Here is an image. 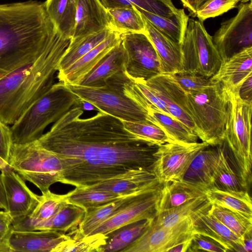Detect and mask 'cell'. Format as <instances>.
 Returning <instances> with one entry per match:
<instances>
[{
	"mask_svg": "<svg viewBox=\"0 0 252 252\" xmlns=\"http://www.w3.org/2000/svg\"><path fill=\"white\" fill-rule=\"evenodd\" d=\"M83 113L82 104L74 105L36 141L59 158L60 183L89 188L133 170L152 172L159 145L130 132L108 114L80 118Z\"/></svg>",
	"mask_w": 252,
	"mask_h": 252,
	"instance_id": "1",
	"label": "cell"
},
{
	"mask_svg": "<svg viewBox=\"0 0 252 252\" xmlns=\"http://www.w3.org/2000/svg\"><path fill=\"white\" fill-rule=\"evenodd\" d=\"M44 2L0 4V79L36 59L63 38Z\"/></svg>",
	"mask_w": 252,
	"mask_h": 252,
	"instance_id": "2",
	"label": "cell"
},
{
	"mask_svg": "<svg viewBox=\"0 0 252 252\" xmlns=\"http://www.w3.org/2000/svg\"><path fill=\"white\" fill-rule=\"evenodd\" d=\"M71 38L63 37L36 59L0 79V121L12 125L54 84Z\"/></svg>",
	"mask_w": 252,
	"mask_h": 252,
	"instance_id": "3",
	"label": "cell"
},
{
	"mask_svg": "<svg viewBox=\"0 0 252 252\" xmlns=\"http://www.w3.org/2000/svg\"><path fill=\"white\" fill-rule=\"evenodd\" d=\"M83 102L63 82L54 84L12 124V144H25L37 140L49 125L55 123L74 105Z\"/></svg>",
	"mask_w": 252,
	"mask_h": 252,
	"instance_id": "4",
	"label": "cell"
},
{
	"mask_svg": "<svg viewBox=\"0 0 252 252\" xmlns=\"http://www.w3.org/2000/svg\"><path fill=\"white\" fill-rule=\"evenodd\" d=\"M228 92V113L223 145L227 158L244 186L252 180V103L236 93Z\"/></svg>",
	"mask_w": 252,
	"mask_h": 252,
	"instance_id": "5",
	"label": "cell"
},
{
	"mask_svg": "<svg viewBox=\"0 0 252 252\" xmlns=\"http://www.w3.org/2000/svg\"><path fill=\"white\" fill-rule=\"evenodd\" d=\"M186 95L199 139L210 146L222 144L228 113L227 91L220 83H212L198 92L186 93Z\"/></svg>",
	"mask_w": 252,
	"mask_h": 252,
	"instance_id": "6",
	"label": "cell"
},
{
	"mask_svg": "<svg viewBox=\"0 0 252 252\" xmlns=\"http://www.w3.org/2000/svg\"><path fill=\"white\" fill-rule=\"evenodd\" d=\"M128 79L125 71H121L109 77L103 87L66 86L83 102L89 103L100 111L122 121L151 123L148 112L125 94L123 85Z\"/></svg>",
	"mask_w": 252,
	"mask_h": 252,
	"instance_id": "7",
	"label": "cell"
},
{
	"mask_svg": "<svg viewBox=\"0 0 252 252\" xmlns=\"http://www.w3.org/2000/svg\"><path fill=\"white\" fill-rule=\"evenodd\" d=\"M9 166L25 181L32 183L42 193L60 182L62 166L59 158L42 148L35 141L25 144H12Z\"/></svg>",
	"mask_w": 252,
	"mask_h": 252,
	"instance_id": "8",
	"label": "cell"
},
{
	"mask_svg": "<svg viewBox=\"0 0 252 252\" xmlns=\"http://www.w3.org/2000/svg\"><path fill=\"white\" fill-rule=\"evenodd\" d=\"M203 22L189 18L181 44L182 70L194 72L207 78L219 69L222 60Z\"/></svg>",
	"mask_w": 252,
	"mask_h": 252,
	"instance_id": "9",
	"label": "cell"
},
{
	"mask_svg": "<svg viewBox=\"0 0 252 252\" xmlns=\"http://www.w3.org/2000/svg\"><path fill=\"white\" fill-rule=\"evenodd\" d=\"M222 63L252 47V3L238 5L237 14L223 22L212 37Z\"/></svg>",
	"mask_w": 252,
	"mask_h": 252,
	"instance_id": "10",
	"label": "cell"
},
{
	"mask_svg": "<svg viewBox=\"0 0 252 252\" xmlns=\"http://www.w3.org/2000/svg\"><path fill=\"white\" fill-rule=\"evenodd\" d=\"M209 146L202 141L191 143L171 142L161 145L155 153L157 159L152 172L161 185L181 181L196 154Z\"/></svg>",
	"mask_w": 252,
	"mask_h": 252,
	"instance_id": "11",
	"label": "cell"
},
{
	"mask_svg": "<svg viewBox=\"0 0 252 252\" xmlns=\"http://www.w3.org/2000/svg\"><path fill=\"white\" fill-rule=\"evenodd\" d=\"M126 58L125 72L132 80L147 81L161 74L157 53L145 33L121 34Z\"/></svg>",
	"mask_w": 252,
	"mask_h": 252,
	"instance_id": "12",
	"label": "cell"
},
{
	"mask_svg": "<svg viewBox=\"0 0 252 252\" xmlns=\"http://www.w3.org/2000/svg\"><path fill=\"white\" fill-rule=\"evenodd\" d=\"M193 235L191 217L170 227L158 225L152 220L144 233L123 252H168Z\"/></svg>",
	"mask_w": 252,
	"mask_h": 252,
	"instance_id": "13",
	"label": "cell"
},
{
	"mask_svg": "<svg viewBox=\"0 0 252 252\" xmlns=\"http://www.w3.org/2000/svg\"><path fill=\"white\" fill-rule=\"evenodd\" d=\"M161 188L159 183L144 190L134 200L106 220L89 235L97 233L106 235L129 223L153 219L158 213Z\"/></svg>",
	"mask_w": 252,
	"mask_h": 252,
	"instance_id": "14",
	"label": "cell"
},
{
	"mask_svg": "<svg viewBox=\"0 0 252 252\" xmlns=\"http://www.w3.org/2000/svg\"><path fill=\"white\" fill-rule=\"evenodd\" d=\"M0 170L7 211L12 219L13 225L21 222L31 214L38 203L39 195L33 192L25 180L9 165Z\"/></svg>",
	"mask_w": 252,
	"mask_h": 252,
	"instance_id": "15",
	"label": "cell"
},
{
	"mask_svg": "<svg viewBox=\"0 0 252 252\" xmlns=\"http://www.w3.org/2000/svg\"><path fill=\"white\" fill-rule=\"evenodd\" d=\"M146 83L165 103L170 115L195 133V126L188 107L186 92L167 74H158L146 81Z\"/></svg>",
	"mask_w": 252,
	"mask_h": 252,
	"instance_id": "16",
	"label": "cell"
},
{
	"mask_svg": "<svg viewBox=\"0 0 252 252\" xmlns=\"http://www.w3.org/2000/svg\"><path fill=\"white\" fill-rule=\"evenodd\" d=\"M69 237L68 233L56 230L19 231L12 229L8 241L12 252H53L60 243Z\"/></svg>",
	"mask_w": 252,
	"mask_h": 252,
	"instance_id": "17",
	"label": "cell"
},
{
	"mask_svg": "<svg viewBox=\"0 0 252 252\" xmlns=\"http://www.w3.org/2000/svg\"><path fill=\"white\" fill-rule=\"evenodd\" d=\"M121 41V34L113 32L105 40L67 69L58 72V78L59 81L65 85L79 84L109 51Z\"/></svg>",
	"mask_w": 252,
	"mask_h": 252,
	"instance_id": "18",
	"label": "cell"
},
{
	"mask_svg": "<svg viewBox=\"0 0 252 252\" xmlns=\"http://www.w3.org/2000/svg\"><path fill=\"white\" fill-rule=\"evenodd\" d=\"M212 204L191 216L193 233L209 236L223 246L227 252H243V241L208 213Z\"/></svg>",
	"mask_w": 252,
	"mask_h": 252,
	"instance_id": "19",
	"label": "cell"
},
{
	"mask_svg": "<svg viewBox=\"0 0 252 252\" xmlns=\"http://www.w3.org/2000/svg\"><path fill=\"white\" fill-rule=\"evenodd\" d=\"M110 16L100 0H77L72 38L99 32L107 29L110 30Z\"/></svg>",
	"mask_w": 252,
	"mask_h": 252,
	"instance_id": "20",
	"label": "cell"
},
{
	"mask_svg": "<svg viewBox=\"0 0 252 252\" xmlns=\"http://www.w3.org/2000/svg\"><path fill=\"white\" fill-rule=\"evenodd\" d=\"M252 74V47L246 48L222 63L217 73L210 78L226 90L239 94L240 86Z\"/></svg>",
	"mask_w": 252,
	"mask_h": 252,
	"instance_id": "21",
	"label": "cell"
},
{
	"mask_svg": "<svg viewBox=\"0 0 252 252\" xmlns=\"http://www.w3.org/2000/svg\"><path fill=\"white\" fill-rule=\"evenodd\" d=\"M142 16L145 26V34L157 53L161 74H170L182 70L183 64L181 44L171 39Z\"/></svg>",
	"mask_w": 252,
	"mask_h": 252,
	"instance_id": "22",
	"label": "cell"
},
{
	"mask_svg": "<svg viewBox=\"0 0 252 252\" xmlns=\"http://www.w3.org/2000/svg\"><path fill=\"white\" fill-rule=\"evenodd\" d=\"M159 183L155 174L149 170H131L99 182L89 188L110 192L121 196L136 193Z\"/></svg>",
	"mask_w": 252,
	"mask_h": 252,
	"instance_id": "23",
	"label": "cell"
},
{
	"mask_svg": "<svg viewBox=\"0 0 252 252\" xmlns=\"http://www.w3.org/2000/svg\"><path fill=\"white\" fill-rule=\"evenodd\" d=\"M222 143L201 150L193 158L182 180L205 190L210 189L220 158Z\"/></svg>",
	"mask_w": 252,
	"mask_h": 252,
	"instance_id": "24",
	"label": "cell"
},
{
	"mask_svg": "<svg viewBox=\"0 0 252 252\" xmlns=\"http://www.w3.org/2000/svg\"><path fill=\"white\" fill-rule=\"evenodd\" d=\"M126 58V52L121 41L109 51L78 85L91 87L105 86L109 77L125 70Z\"/></svg>",
	"mask_w": 252,
	"mask_h": 252,
	"instance_id": "25",
	"label": "cell"
},
{
	"mask_svg": "<svg viewBox=\"0 0 252 252\" xmlns=\"http://www.w3.org/2000/svg\"><path fill=\"white\" fill-rule=\"evenodd\" d=\"M144 190L122 196L115 201L86 212L84 218L76 228L78 233L81 236L89 235L106 220L134 200Z\"/></svg>",
	"mask_w": 252,
	"mask_h": 252,
	"instance_id": "26",
	"label": "cell"
},
{
	"mask_svg": "<svg viewBox=\"0 0 252 252\" xmlns=\"http://www.w3.org/2000/svg\"><path fill=\"white\" fill-rule=\"evenodd\" d=\"M205 191L183 180L161 185L157 214L182 205L194 198L204 196Z\"/></svg>",
	"mask_w": 252,
	"mask_h": 252,
	"instance_id": "27",
	"label": "cell"
},
{
	"mask_svg": "<svg viewBox=\"0 0 252 252\" xmlns=\"http://www.w3.org/2000/svg\"><path fill=\"white\" fill-rule=\"evenodd\" d=\"M66 202L65 194H57L50 190L42 193L38 204L31 214L21 222L12 225V229L30 231L34 225L51 218Z\"/></svg>",
	"mask_w": 252,
	"mask_h": 252,
	"instance_id": "28",
	"label": "cell"
},
{
	"mask_svg": "<svg viewBox=\"0 0 252 252\" xmlns=\"http://www.w3.org/2000/svg\"><path fill=\"white\" fill-rule=\"evenodd\" d=\"M147 112L151 123L159 127L173 142H198L199 138L192 129L153 104L150 105Z\"/></svg>",
	"mask_w": 252,
	"mask_h": 252,
	"instance_id": "29",
	"label": "cell"
},
{
	"mask_svg": "<svg viewBox=\"0 0 252 252\" xmlns=\"http://www.w3.org/2000/svg\"><path fill=\"white\" fill-rule=\"evenodd\" d=\"M44 3L56 29L63 36L71 39L75 25L77 0H46Z\"/></svg>",
	"mask_w": 252,
	"mask_h": 252,
	"instance_id": "30",
	"label": "cell"
},
{
	"mask_svg": "<svg viewBox=\"0 0 252 252\" xmlns=\"http://www.w3.org/2000/svg\"><path fill=\"white\" fill-rule=\"evenodd\" d=\"M153 219L135 221L121 226L108 234L101 252L123 251L133 243L146 230Z\"/></svg>",
	"mask_w": 252,
	"mask_h": 252,
	"instance_id": "31",
	"label": "cell"
},
{
	"mask_svg": "<svg viewBox=\"0 0 252 252\" xmlns=\"http://www.w3.org/2000/svg\"><path fill=\"white\" fill-rule=\"evenodd\" d=\"M85 214L86 211L82 208L67 201L51 218L34 225L30 231H70L78 226Z\"/></svg>",
	"mask_w": 252,
	"mask_h": 252,
	"instance_id": "32",
	"label": "cell"
},
{
	"mask_svg": "<svg viewBox=\"0 0 252 252\" xmlns=\"http://www.w3.org/2000/svg\"><path fill=\"white\" fill-rule=\"evenodd\" d=\"M205 194L212 204L235 211L252 220V201L248 190L229 191L209 189Z\"/></svg>",
	"mask_w": 252,
	"mask_h": 252,
	"instance_id": "33",
	"label": "cell"
},
{
	"mask_svg": "<svg viewBox=\"0 0 252 252\" xmlns=\"http://www.w3.org/2000/svg\"><path fill=\"white\" fill-rule=\"evenodd\" d=\"M113 32L109 29L99 32L72 38L59 64L62 71L105 40Z\"/></svg>",
	"mask_w": 252,
	"mask_h": 252,
	"instance_id": "34",
	"label": "cell"
},
{
	"mask_svg": "<svg viewBox=\"0 0 252 252\" xmlns=\"http://www.w3.org/2000/svg\"><path fill=\"white\" fill-rule=\"evenodd\" d=\"M111 18L110 30L121 34L145 33L142 14L134 7H123L107 9Z\"/></svg>",
	"mask_w": 252,
	"mask_h": 252,
	"instance_id": "35",
	"label": "cell"
},
{
	"mask_svg": "<svg viewBox=\"0 0 252 252\" xmlns=\"http://www.w3.org/2000/svg\"><path fill=\"white\" fill-rule=\"evenodd\" d=\"M134 7L153 26L171 39L181 44L189 21L184 10L177 16L168 18L146 11L136 6Z\"/></svg>",
	"mask_w": 252,
	"mask_h": 252,
	"instance_id": "36",
	"label": "cell"
},
{
	"mask_svg": "<svg viewBox=\"0 0 252 252\" xmlns=\"http://www.w3.org/2000/svg\"><path fill=\"white\" fill-rule=\"evenodd\" d=\"M210 203L206 195L194 198L182 205L157 214L153 219V222L159 226H174L190 217Z\"/></svg>",
	"mask_w": 252,
	"mask_h": 252,
	"instance_id": "37",
	"label": "cell"
},
{
	"mask_svg": "<svg viewBox=\"0 0 252 252\" xmlns=\"http://www.w3.org/2000/svg\"><path fill=\"white\" fill-rule=\"evenodd\" d=\"M124 196L89 188H77L65 194L68 203L82 208L86 212Z\"/></svg>",
	"mask_w": 252,
	"mask_h": 252,
	"instance_id": "38",
	"label": "cell"
},
{
	"mask_svg": "<svg viewBox=\"0 0 252 252\" xmlns=\"http://www.w3.org/2000/svg\"><path fill=\"white\" fill-rule=\"evenodd\" d=\"M210 189L229 191L248 190L230 164L223 143L220 161L213 176Z\"/></svg>",
	"mask_w": 252,
	"mask_h": 252,
	"instance_id": "39",
	"label": "cell"
},
{
	"mask_svg": "<svg viewBox=\"0 0 252 252\" xmlns=\"http://www.w3.org/2000/svg\"><path fill=\"white\" fill-rule=\"evenodd\" d=\"M75 229L68 233L69 238L60 243L53 252H101L102 247L106 243V235L97 233L81 236Z\"/></svg>",
	"mask_w": 252,
	"mask_h": 252,
	"instance_id": "40",
	"label": "cell"
},
{
	"mask_svg": "<svg viewBox=\"0 0 252 252\" xmlns=\"http://www.w3.org/2000/svg\"><path fill=\"white\" fill-rule=\"evenodd\" d=\"M208 213L243 241L245 235L252 230V220L235 211L212 204Z\"/></svg>",
	"mask_w": 252,
	"mask_h": 252,
	"instance_id": "41",
	"label": "cell"
},
{
	"mask_svg": "<svg viewBox=\"0 0 252 252\" xmlns=\"http://www.w3.org/2000/svg\"><path fill=\"white\" fill-rule=\"evenodd\" d=\"M123 122L126 129L130 132L158 145L173 142L159 127L152 123Z\"/></svg>",
	"mask_w": 252,
	"mask_h": 252,
	"instance_id": "42",
	"label": "cell"
},
{
	"mask_svg": "<svg viewBox=\"0 0 252 252\" xmlns=\"http://www.w3.org/2000/svg\"><path fill=\"white\" fill-rule=\"evenodd\" d=\"M167 75L187 93L198 92L212 83L210 78L189 71L182 70Z\"/></svg>",
	"mask_w": 252,
	"mask_h": 252,
	"instance_id": "43",
	"label": "cell"
},
{
	"mask_svg": "<svg viewBox=\"0 0 252 252\" xmlns=\"http://www.w3.org/2000/svg\"><path fill=\"white\" fill-rule=\"evenodd\" d=\"M133 5L146 11L168 18L180 14L183 9H178L171 0H127Z\"/></svg>",
	"mask_w": 252,
	"mask_h": 252,
	"instance_id": "44",
	"label": "cell"
},
{
	"mask_svg": "<svg viewBox=\"0 0 252 252\" xmlns=\"http://www.w3.org/2000/svg\"><path fill=\"white\" fill-rule=\"evenodd\" d=\"M241 0H208L197 11L196 17L203 22L234 8Z\"/></svg>",
	"mask_w": 252,
	"mask_h": 252,
	"instance_id": "45",
	"label": "cell"
},
{
	"mask_svg": "<svg viewBox=\"0 0 252 252\" xmlns=\"http://www.w3.org/2000/svg\"><path fill=\"white\" fill-rule=\"evenodd\" d=\"M227 252V250L212 238L198 233H194L188 252Z\"/></svg>",
	"mask_w": 252,
	"mask_h": 252,
	"instance_id": "46",
	"label": "cell"
},
{
	"mask_svg": "<svg viewBox=\"0 0 252 252\" xmlns=\"http://www.w3.org/2000/svg\"><path fill=\"white\" fill-rule=\"evenodd\" d=\"M132 81L151 104H153L167 115L172 116L168 111L165 103L159 97L156 92L146 84V81Z\"/></svg>",
	"mask_w": 252,
	"mask_h": 252,
	"instance_id": "47",
	"label": "cell"
},
{
	"mask_svg": "<svg viewBox=\"0 0 252 252\" xmlns=\"http://www.w3.org/2000/svg\"><path fill=\"white\" fill-rule=\"evenodd\" d=\"M12 144L10 128L0 121V158L8 164Z\"/></svg>",
	"mask_w": 252,
	"mask_h": 252,
	"instance_id": "48",
	"label": "cell"
},
{
	"mask_svg": "<svg viewBox=\"0 0 252 252\" xmlns=\"http://www.w3.org/2000/svg\"><path fill=\"white\" fill-rule=\"evenodd\" d=\"M239 96L243 100L252 103V74L246 78L240 86Z\"/></svg>",
	"mask_w": 252,
	"mask_h": 252,
	"instance_id": "49",
	"label": "cell"
},
{
	"mask_svg": "<svg viewBox=\"0 0 252 252\" xmlns=\"http://www.w3.org/2000/svg\"><path fill=\"white\" fill-rule=\"evenodd\" d=\"M12 219L8 211H0V233H5L12 228Z\"/></svg>",
	"mask_w": 252,
	"mask_h": 252,
	"instance_id": "50",
	"label": "cell"
},
{
	"mask_svg": "<svg viewBox=\"0 0 252 252\" xmlns=\"http://www.w3.org/2000/svg\"><path fill=\"white\" fill-rule=\"evenodd\" d=\"M208 0H180L184 7L189 12L190 15L196 17L197 11Z\"/></svg>",
	"mask_w": 252,
	"mask_h": 252,
	"instance_id": "51",
	"label": "cell"
},
{
	"mask_svg": "<svg viewBox=\"0 0 252 252\" xmlns=\"http://www.w3.org/2000/svg\"><path fill=\"white\" fill-rule=\"evenodd\" d=\"M107 9L118 7L132 6V4L127 0H100Z\"/></svg>",
	"mask_w": 252,
	"mask_h": 252,
	"instance_id": "52",
	"label": "cell"
},
{
	"mask_svg": "<svg viewBox=\"0 0 252 252\" xmlns=\"http://www.w3.org/2000/svg\"><path fill=\"white\" fill-rule=\"evenodd\" d=\"M12 229L7 233H0V252H12L8 241Z\"/></svg>",
	"mask_w": 252,
	"mask_h": 252,
	"instance_id": "53",
	"label": "cell"
},
{
	"mask_svg": "<svg viewBox=\"0 0 252 252\" xmlns=\"http://www.w3.org/2000/svg\"><path fill=\"white\" fill-rule=\"evenodd\" d=\"M192 238L175 246L170 249L168 252H187L190 246Z\"/></svg>",
	"mask_w": 252,
	"mask_h": 252,
	"instance_id": "54",
	"label": "cell"
},
{
	"mask_svg": "<svg viewBox=\"0 0 252 252\" xmlns=\"http://www.w3.org/2000/svg\"><path fill=\"white\" fill-rule=\"evenodd\" d=\"M252 251V231L247 233L243 239V252H251Z\"/></svg>",
	"mask_w": 252,
	"mask_h": 252,
	"instance_id": "55",
	"label": "cell"
},
{
	"mask_svg": "<svg viewBox=\"0 0 252 252\" xmlns=\"http://www.w3.org/2000/svg\"><path fill=\"white\" fill-rule=\"evenodd\" d=\"M0 209L7 211L5 193L0 175Z\"/></svg>",
	"mask_w": 252,
	"mask_h": 252,
	"instance_id": "56",
	"label": "cell"
},
{
	"mask_svg": "<svg viewBox=\"0 0 252 252\" xmlns=\"http://www.w3.org/2000/svg\"></svg>",
	"mask_w": 252,
	"mask_h": 252,
	"instance_id": "57",
	"label": "cell"
}]
</instances>
